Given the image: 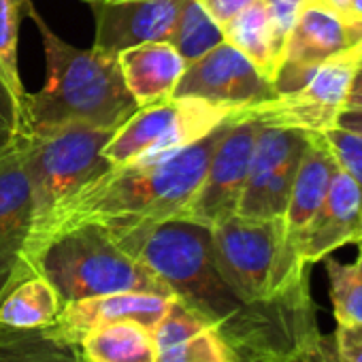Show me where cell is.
Returning a JSON list of instances; mask_svg holds the SVG:
<instances>
[{
    "label": "cell",
    "mask_w": 362,
    "mask_h": 362,
    "mask_svg": "<svg viewBox=\"0 0 362 362\" xmlns=\"http://www.w3.org/2000/svg\"><path fill=\"white\" fill-rule=\"evenodd\" d=\"M360 41L362 24L349 22L322 0H305L273 79L277 94L296 90L322 62Z\"/></svg>",
    "instance_id": "11"
},
{
    "label": "cell",
    "mask_w": 362,
    "mask_h": 362,
    "mask_svg": "<svg viewBox=\"0 0 362 362\" xmlns=\"http://www.w3.org/2000/svg\"><path fill=\"white\" fill-rule=\"evenodd\" d=\"M170 298L173 296H164L156 292H139V290L88 296L81 300L66 303L60 315L41 330L54 341L77 345L88 332L124 320H134L149 328H156Z\"/></svg>",
    "instance_id": "14"
},
{
    "label": "cell",
    "mask_w": 362,
    "mask_h": 362,
    "mask_svg": "<svg viewBox=\"0 0 362 362\" xmlns=\"http://www.w3.org/2000/svg\"><path fill=\"white\" fill-rule=\"evenodd\" d=\"M324 264L337 324H362V258L358 256L354 262H339L326 256Z\"/></svg>",
    "instance_id": "24"
},
{
    "label": "cell",
    "mask_w": 362,
    "mask_h": 362,
    "mask_svg": "<svg viewBox=\"0 0 362 362\" xmlns=\"http://www.w3.org/2000/svg\"><path fill=\"white\" fill-rule=\"evenodd\" d=\"M233 113L237 109L173 96L132 113L107 141L103 153L111 166L153 164L201 141Z\"/></svg>",
    "instance_id": "6"
},
{
    "label": "cell",
    "mask_w": 362,
    "mask_h": 362,
    "mask_svg": "<svg viewBox=\"0 0 362 362\" xmlns=\"http://www.w3.org/2000/svg\"><path fill=\"white\" fill-rule=\"evenodd\" d=\"M345 109H362V62H360L354 79H351L347 100H345Z\"/></svg>",
    "instance_id": "34"
},
{
    "label": "cell",
    "mask_w": 362,
    "mask_h": 362,
    "mask_svg": "<svg viewBox=\"0 0 362 362\" xmlns=\"http://www.w3.org/2000/svg\"><path fill=\"white\" fill-rule=\"evenodd\" d=\"M199 3L207 9V13L220 26H224L228 20H233L245 7H250L252 3H256V0H199Z\"/></svg>",
    "instance_id": "31"
},
{
    "label": "cell",
    "mask_w": 362,
    "mask_h": 362,
    "mask_svg": "<svg viewBox=\"0 0 362 362\" xmlns=\"http://www.w3.org/2000/svg\"><path fill=\"white\" fill-rule=\"evenodd\" d=\"M64 303L43 275H30L16 284L0 300V326L18 330H41L62 311Z\"/></svg>",
    "instance_id": "19"
},
{
    "label": "cell",
    "mask_w": 362,
    "mask_h": 362,
    "mask_svg": "<svg viewBox=\"0 0 362 362\" xmlns=\"http://www.w3.org/2000/svg\"><path fill=\"white\" fill-rule=\"evenodd\" d=\"M343 130L356 132L362 136V109H343L337 117V124Z\"/></svg>",
    "instance_id": "33"
},
{
    "label": "cell",
    "mask_w": 362,
    "mask_h": 362,
    "mask_svg": "<svg viewBox=\"0 0 362 362\" xmlns=\"http://www.w3.org/2000/svg\"><path fill=\"white\" fill-rule=\"evenodd\" d=\"M226 126L228 119L201 141L153 164L109 168L64 207L54 235L83 222L124 230L181 216L197 197Z\"/></svg>",
    "instance_id": "1"
},
{
    "label": "cell",
    "mask_w": 362,
    "mask_h": 362,
    "mask_svg": "<svg viewBox=\"0 0 362 362\" xmlns=\"http://www.w3.org/2000/svg\"><path fill=\"white\" fill-rule=\"evenodd\" d=\"M218 271L245 300H269L305 277L309 264L286 245L284 218L230 216L211 226Z\"/></svg>",
    "instance_id": "5"
},
{
    "label": "cell",
    "mask_w": 362,
    "mask_h": 362,
    "mask_svg": "<svg viewBox=\"0 0 362 362\" xmlns=\"http://www.w3.org/2000/svg\"><path fill=\"white\" fill-rule=\"evenodd\" d=\"M224 41L222 26L207 13L199 0H184L179 22L173 35V45L186 62H194Z\"/></svg>",
    "instance_id": "23"
},
{
    "label": "cell",
    "mask_w": 362,
    "mask_h": 362,
    "mask_svg": "<svg viewBox=\"0 0 362 362\" xmlns=\"http://www.w3.org/2000/svg\"><path fill=\"white\" fill-rule=\"evenodd\" d=\"M260 128L262 124L243 109L228 117V126L211 156L203 184L181 216L214 226L237 214Z\"/></svg>",
    "instance_id": "9"
},
{
    "label": "cell",
    "mask_w": 362,
    "mask_h": 362,
    "mask_svg": "<svg viewBox=\"0 0 362 362\" xmlns=\"http://www.w3.org/2000/svg\"><path fill=\"white\" fill-rule=\"evenodd\" d=\"M33 230V190L24 164L22 139L0 153V300L30 277L26 245Z\"/></svg>",
    "instance_id": "12"
},
{
    "label": "cell",
    "mask_w": 362,
    "mask_h": 362,
    "mask_svg": "<svg viewBox=\"0 0 362 362\" xmlns=\"http://www.w3.org/2000/svg\"><path fill=\"white\" fill-rule=\"evenodd\" d=\"M332 339L343 362H362V324L337 326Z\"/></svg>",
    "instance_id": "29"
},
{
    "label": "cell",
    "mask_w": 362,
    "mask_h": 362,
    "mask_svg": "<svg viewBox=\"0 0 362 362\" xmlns=\"http://www.w3.org/2000/svg\"><path fill=\"white\" fill-rule=\"evenodd\" d=\"M337 168H339V164H337L330 147L326 145L324 136L320 132H311L309 147H307V151L300 160V166L296 170L290 201H288V207L284 214L286 245L294 254H298V239L303 237L305 228L309 226L315 211L320 209Z\"/></svg>",
    "instance_id": "16"
},
{
    "label": "cell",
    "mask_w": 362,
    "mask_h": 362,
    "mask_svg": "<svg viewBox=\"0 0 362 362\" xmlns=\"http://www.w3.org/2000/svg\"><path fill=\"white\" fill-rule=\"evenodd\" d=\"M35 273L56 288L64 305L124 290L175 296L143 262L119 247L107 226L96 222L56 233L41 250Z\"/></svg>",
    "instance_id": "4"
},
{
    "label": "cell",
    "mask_w": 362,
    "mask_h": 362,
    "mask_svg": "<svg viewBox=\"0 0 362 362\" xmlns=\"http://www.w3.org/2000/svg\"><path fill=\"white\" fill-rule=\"evenodd\" d=\"M24 0H0V66H3L13 90L26 98L18 69V30Z\"/></svg>",
    "instance_id": "25"
},
{
    "label": "cell",
    "mask_w": 362,
    "mask_h": 362,
    "mask_svg": "<svg viewBox=\"0 0 362 362\" xmlns=\"http://www.w3.org/2000/svg\"><path fill=\"white\" fill-rule=\"evenodd\" d=\"M81 362H156L158 341L153 328L124 320L88 332L77 343Z\"/></svg>",
    "instance_id": "18"
},
{
    "label": "cell",
    "mask_w": 362,
    "mask_h": 362,
    "mask_svg": "<svg viewBox=\"0 0 362 362\" xmlns=\"http://www.w3.org/2000/svg\"><path fill=\"white\" fill-rule=\"evenodd\" d=\"M26 13L35 20L45 49L47 81L41 92L24 98V134L60 126H122L139 105L130 96L115 54L79 49L62 41L41 18L30 0Z\"/></svg>",
    "instance_id": "2"
},
{
    "label": "cell",
    "mask_w": 362,
    "mask_h": 362,
    "mask_svg": "<svg viewBox=\"0 0 362 362\" xmlns=\"http://www.w3.org/2000/svg\"><path fill=\"white\" fill-rule=\"evenodd\" d=\"M175 98H201L230 109H250L277 96L275 83L228 41L186 64Z\"/></svg>",
    "instance_id": "10"
},
{
    "label": "cell",
    "mask_w": 362,
    "mask_h": 362,
    "mask_svg": "<svg viewBox=\"0 0 362 362\" xmlns=\"http://www.w3.org/2000/svg\"><path fill=\"white\" fill-rule=\"evenodd\" d=\"M322 3H326L328 7L339 11L349 22L362 24V0H322Z\"/></svg>",
    "instance_id": "32"
},
{
    "label": "cell",
    "mask_w": 362,
    "mask_h": 362,
    "mask_svg": "<svg viewBox=\"0 0 362 362\" xmlns=\"http://www.w3.org/2000/svg\"><path fill=\"white\" fill-rule=\"evenodd\" d=\"M269 24H271V39H273V52L277 58V69L284 58L286 43L290 39V33L300 16V9L305 0H264ZM277 75V73H275Z\"/></svg>",
    "instance_id": "28"
},
{
    "label": "cell",
    "mask_w": 362,
    "mask_h": 362,
    "mask_svg": "<svg viewBox=\"0 0 362 362\" xmlns=\"http://www.w3.org/2000/svg\"><path fill=\"white\" fill-rule=\"evenodd\" d=\"M0 362H81L77 345L49 339L43 330L0 326Z\"/></svg>",
    "instance_id": "21"
},
{
    "label": "cell",
    "mask_w": 362,
    "mask_h": 362,
    "mask_svg": "<svg viewBox=\"0 0 362 362\" xmlns=\"http://www.w3.org/2000/svg\"><path fill=\"white\" fill-rule=\"evenodd\" d=\"M124 83L141 107L173 98V92L186 71V60L173 43H143L117 54Z\"/></svg>",
    "instance_id": "17"
},
{
    "label": "cell",
    "mask_w": 362,
    "mask_h": 362,
    "mask_svg": "<svg viewBox=\"0 0 362 362\" xmlns=\"http://www.w3.org/2000/svg\"><path fill=\"white\" fill-rule=\"evenodd\" d=\"M156 362H243L220 330L205 322L201 328L158 345Z\"/></svg>",
    "instance_id": "22"
},
{
    "label": "cell",
    "mask_w": 362,
    "mask_h": 362,
    "mask_svg": "<svg viewBox=\"0 0 362 362\" xmlns=\"http://www.w3.org/2000/svg\"><path fill=\"white\" fill-rule=\"evenodd\" d=\"M224 41L235 45L241 54H245L262 75H267L271 81L277 73V58L273 52V39H271V24L264 0H256L250 7H245L241 13H237L233 20H228L224 26Z\"/></svg>",
    "instance_id": "20"
},
{
    "label": "cell",
    "mask_w": 362,
    "mask_h": 362,
    "mask_svg": "<svg viewBox=\"0 0 362 362\" xmlns=\"http://www.w3.org/2000/svg\"><path fill=\"white\" fill-rule=\"evenodd\" d=\"M117 128L73 124L22 136V153L33 190V230L26 245L30 275H37V258L52 239L64 207L83 186L113 168L103 149Z\"/></svg>",
    "instance_id": "3"
},
{
    "label": "cell",
    "mask_w": 362,
    "mask_h": 362,
    "mask_svg": "<svg viewBox=\"0 0 362 362\" xmlns=\"http://www.w3.org/2000/svg\"><path fill=\"white\" fill-rule=\"evenodd\" d=\"M362 237V199L354 181L337 168L328 192L313 220L298 239V254L305 264H315L334 250L358 243Z\"/></svg>",
    "instance_id": "15"
},
{
    "label": "cell",
    "mask_w": 362,
    "mask_h": 362,
    "mask_svg": "<svg viewBox=\"0 0 362 362\" xmlns=\"http://www.w3.org/2000/svg\"><path fill=\"white\" fill-rule=\"evenodd\" d=\"M309 139L311 132L300 128H260L250 162V175L237 207L239 216L262 220L284 218Z\"/></svg>",
    "instance_id": "8"
},
{
    "label": "cell",
    "mask_w": 362,
    "mask_h": 362,
    "mask_svg": "<svg viewBox=\"0 0 362 362\" xmlns=\"http://www.w3.org/2000/svg\"><path fill=\"white\" fill-rule=\"evenodd\" d=\"M360 62L362 41L322 62L296 90L277 94L275 98L243 111L262 126L324 132L337 124L339 113L345 109L347 92Z\"/></svg>",
    "instance_id": "7"
},
{
    "label": "cell",
    "mask_w": 362,
    "mask_h": 362,
    "mask_svg": "<svg viewBox=\"0 0 362 362\" xmlns=\"http://www.w3.org/2000/svg\"><path fill=\"white\" fill-rule=\"evenodd\" d=\"M320 134L330 147L339 168L356 184L360 199H362V136L356 132L343 130L339 126H332Z\"/></svg>",
    "instance_id": "26"
},
{
    "label": "cell",
    "mask_w": 362,
    "mask_h": 362,
    "mask_svg": "<svg viewBox=\"0 0 362 362\" xmlns=\"http://www.w3.org/2000/svg\"><path fill=\"white\" fill-rule=\"evenodd\" d=\"M358 245H360V252H358V256H360V258H362V237H360V239H358Z\"/></svg>",
    "instance_id": "35"
},
{
    "label": "cell",
    "mask_w": 362,
    "mask_h": 362,
    "mask_svg": "<svg viewBox=\"0 0 362 362\" xmlns=\"http://www.w3.org/2000/svg\"><path fill=\"white\" fill-rule=\"evenodd\" d=\"M290 362H343L337 354L332 334H320L309 347H305Z\"/></svg>",
    "instance_id": "30"
},
{
    "label": "cell",
    "mask_w": 362,
    "mask_h": 362,
    "mask_svg": "<svg viewBox=\"0 0 362 362\" xmlns=\"http://www.w3.org/2000/svg\"><path fill=\"white\" fill-rule=\"evenodd\" d=\"M184 0H92L96 16L94 47L107 54L143 43L173 41Z\"/></svg>",
    "instance_id": "13"
},
{
    "label": "cell",
    "mask_w": 362,
    "mask_h": 362,
    "mask_svg": "<svg viewBox=\"0 0 362 362\" xmlns=\"http://www.w3.org/2000/svg\"><path fill=\"white\" fill-rule=\"evenodd\" d=\"M24 136V98L9 83L0 66V153L16 147Z\"/></svg>",
    "instance_id": "27"
}]
</instances>
